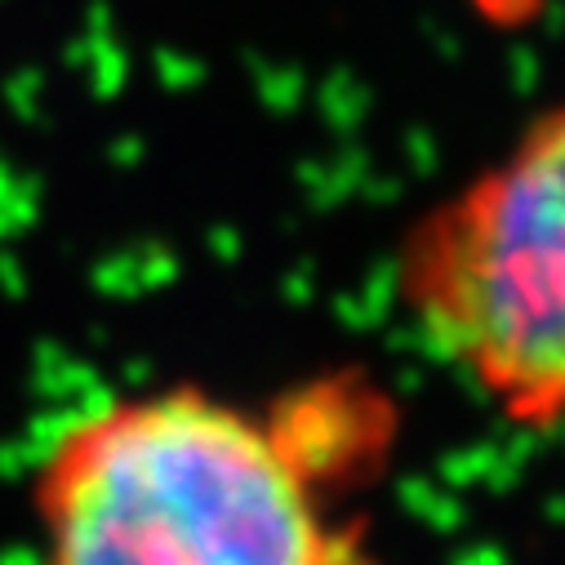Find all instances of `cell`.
I'll return each instance as SVG.
<instances>
[{"label":"cell","instance_id":"obj_1","mask_svg":"<svg viewBox=\"0 0 565 565\" xmlns=\"http://www.w3.org/2000/svg\"><path fill=\"white\" fill-rule=\"evenodd\" d=\"M387 423L343 379L249 405L201 383L103 392L36 441L28 565H374L339 486Z\"/></svg>","mask_w":565,"mask_h":565},{"label":"cell","instance_id":"obj_2","mask_svg":"<svg viewBox=\"0 0 565 565\" xmlns=\"http://www.w3.org/2000/svg\"><path fill=\"white\" fill-rule=\"evenodd\" d=\"M392 286L414 339L490 414L565 437V98L409 223Z\"/></svg>","mask_w":565,"mask_h":565}]
</instances>
